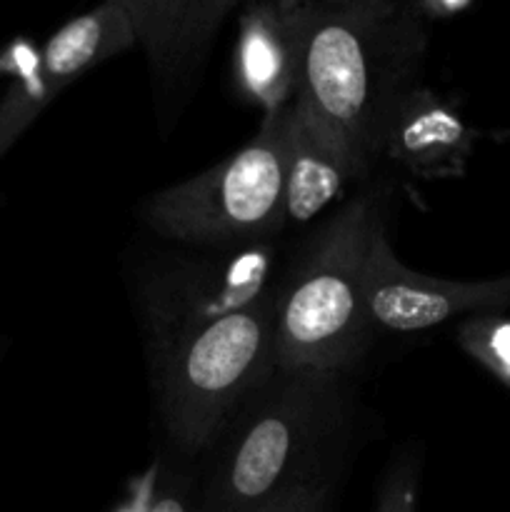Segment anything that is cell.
Wrapping results in <instances>:
<instances>
[{
	"label": "cell",
	"mask_w": 510,
	"mask_h": 512,
	"mask_svg": "<svg viewBox=\"0 0 510 512\" xmlns=\"http://www.w3.org/2000/svg\"><path fill=\"white\" fill-rule=\"evenodd\" d=\"M275 240L168 255L140 280L153 400L170 455L198 463L230 415L278 370Z\"/></svg>",
	"instance_id": "cell-1"
},
{
	"label": "cell",
	"mask_w": 510,
	"mask_h": 512,
	"mask_svg": "<svg viewBox=\"0 0 510 512\" xmlns=\"http://www.w3.org/2000/svg\"><path fill=\"white\" fill-rule=\"evenodd\" d=\"M425 18L405 0H303L295 100L373 173L385 125L418 88Z\"/></svg>",
	"instance_id": "cell-2"
},
{
	"label": "cell",
	"mask_w": 510,
	"mask_h": 512,
	"mask_svg": "<svg viewBox=\"0 0 510 512\" xmlns=\"http://www.w3.org/2000/svg\"><path fill=\"white\" fill-rule=\"evenodd\" d=\"M345 375L278 368L250 393L195 463L198 512H250L300 480L330 475Z\"/></svg>",
	"instance_id": "cell-3"
},
{
	"label": "cell",
	"mask_w": 510,
	"mask_h": 512,
	"mask_svg": "<svg viewBox=\"0 0 510 512\" xmlns=\"http://www.w3.org/2000/svg\"><path fill=\"white\" fill-rule=\"evenodd\" d=\"M380 225L378 195L358 193L285 260L275 298L278 368L350 373L365 358L375 338L365 263Z\"/></svg>",
	"instance_id": "cell-4"
},
{
	"label": "cell",
	"mask_w": 510,
	"mask_h": 512,
	"mask_svg": "<svg viewBox=\"0 0 510 512\" xmlns=\"http://www.w3.org/2000/svg\"><path fill=\"white\" fill-rule=\"evenodd\" d=\"M288 105L265 115L258 133L213 168L150 195L140 208L163 238L193 248H240L285 228Z\"/></svg>",
	"instance_id": "cell-5"
},
{
	"label": "cell",
	"mask_w": 510,
	"mask_h": 512,
	"mask_svg": "<svg viewBox=\"0 0 510 512\" xmlns=\"http://www.w3.org/2000/svg\"><path fill=\"white\" fill-rule=\"evenodd\" d=\"M365 310L373 330L425 333L463 315L510 308V273L485 280H450L405 268L380 225L365 263Z\"/></svg>",
	"instance_id": "cell-6"
},
{
	"label": "cell",
	"mask_w": 510,
	"mask_h": 512,
	"mask_svg": "<svg viewBox=\"0 0 510 512\" xmlns=\"http://www.w3.org/2000/svg\"><path fill=\"white\" fill-rule=\"evenodd\" d=\"M148 58L160 118L180 113L220 25L243 0H123Z\"/></svg>",
	"instance_id": "cell-7"
},
{
	"label": "cell",
	"mask_w": 510,
	"mask_h": 512,
	"mask_svg": "<svg viewBox=\"0 0 510 512\" xmlns=\"http://www.w3.org/2000/svg\"><path fill=\"white\" fill-rule=\"evenodd\" d=\"M303 48V3L243 0L235 43V88L265 115L293 103Z\"/></svg>",
	"instance_id": "cell-8"
},
{
	"label": "cell",
	"mask_w": 510,
	"mask_h": 512,
	"mask_svg": "<svg viewBox=\"0 0 510 512\" xmlns=\"http://www.w3.org/2000/svg\"><path fill=\"white\" fill-rule=\"evenodd\" d=\"M365 175L370 173L348 143L293 98L285 140V225L310 223Z\"/></svg>",
	"instance_id": "cell-9"
},
{
	"label": "cell",
	"mask_w": 510,
	"mask_h": 512,
	"mask_svg": "<svg viewBox=\"0 0 510 512\" xmlns=\"http://www.w3.org/2000/svg\"><path fill=\"white\" fill-rule=\"evenodd\" d=\"M475 130L425 85L410 90L385 125L380 160L388 158L425 180L460 178L475 145Z\"/></svg>",
	"instance_id": "cell-10"
},
{
	"label": "cell",
	"mask_w": 510,
	"mask_h": 512,
	"mask_svg": "<svg viewBox=\"0 0 510 512\" xmlns=\"http://www.w3.org/2000/svg\"><path fill=\"white\" fill-rule=\"evenodd\" d=\"M133 45H138V38L125 3L103 0L50 35L40 50V78L45 80L53 98H58L80 75L125 53Z\"/></svg>",
	"instance_id": "cell-11"
},
{
	"label": "cell",
	"mask_w": 510,
	"mask_h": 512,
	"mask_svg": "<svg viewBox=\"0 0 510 512\" xmlns=\"http://www.w3.org/2000/svg\"><path fill=\"white\" fill-rule=\"evenodd\" d=\"M120 512H198L195 463L168 455Z\"/></svg>",
	"instance_id": "cell-12"
},
{
	"label": "cell",
	"mask_w": 510,
	"mask_h": 512,
	"mask_svg": "<svg viewBox=\"0 0 510 512\" xmlns=\"http://www.w3.org/2000/svg\"><path fill=\"white\" fill-rule=\"evenodd\" d=\"M458 345L510 388V315L505 310L465 318L458 325Z\"/></svg>",
	"instance_id": "cell-13"
},
{
	"label": "cell",
	"mask_w": 510,
	"mask_h": 512,
	"mask_svg": "<svg viewBox=\"0 0 510 512\" xmlns=\"http://www.w3.org/2000/svg\"><path fill=\"white\" fill-rule=\"evenodd\" d=\"M418 508V460L405 455L390 465L378 490L375 512H415Z\"/></svg>",
	"instance_id": "cell-14"
},
{
	"label": "cell",
	"mask_w": 510,
	"mask_h": 512,
	"mask_svg": "<svg viewBox=\"0 0 510 512\" xmlns=\"http://www.w3.org/2000/svg\"><path fill=\"white\" fill-rule=\"evenodd\" d=\"M330 488H333V473L300 480L250 512H323L328 505Z\"/></svg>",
	"instance_id": "cell-15"
},
{
	"label": "cell",
	"mask_w": 510,
	"mask_h": 512,
	"mask_svg": "<svg viewBox=\"0 0 510 512\" xmlns=\"http://www.w3.org/2000/svg\"><path fill=\"white\" fill-rule=\"evenodd\" d=\"M413 5L423 18H450L455 13H463L473 0H405Z\"/></svg>",
	"instance_id": "cell-16"
},
{
	"label": "cell",
	"mask_w": 510,
	"mask_h": 512,
	"mask_svg": "<svg viewBox=\"0 0 510 512\" xmlns=\"http://www.w3.org/2000/svg\"><path fill=\"white\" fill-rule=\"evenodd\" d=\"M265 3H275V5H298L303 0H265Z\"/></svg>",
	"instance_id": "cell-17"
}]
</instances>
